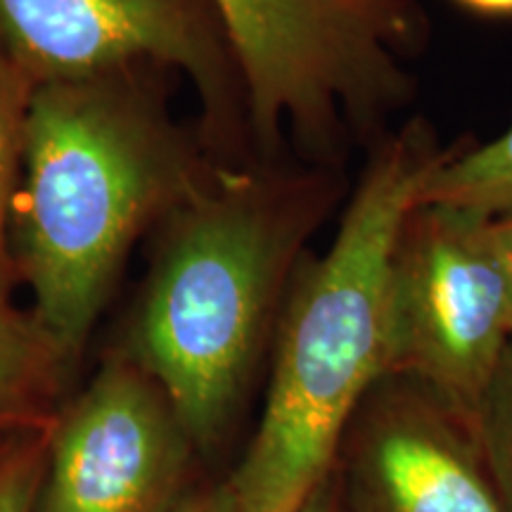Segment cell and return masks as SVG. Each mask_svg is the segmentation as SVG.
Here are the masks:
<instances>
[{
	"label": "cell",
	"mask_w": 512,
	"mask_h": 512,
	"mask_svg": "<svg viewBox=\"0 0 512 512\" xmlns=\"http://www.w3.org/2000/svg\"><path fill=\"white\" fill-rule=\"evenodd\" d=\"M166 74L126 67L29 95L10 261L74 368L131 249L223 166L171 110Z\"/></svg>",
	"instance_id": "6da1fadb"
},
{
	"label": "cell",
	"mask_w": 512,
	"mask_h": 512,
	"mask_svg": "<svg viewBox=\"0 0 512 512\" xmlns=\"http://www.w3.org/2000/svg\"><path fill=\"white\" fill-rule=\"evenodd\" d=\"M347 200L344 169L299 159L221 166L152 233L124 342L197 453L240 418L309 245Z\"/></svg>",
	"instance_id": "7a4b0ae2"
},
{
	"label": "cell",
	"mask_w": 512,
	"mask_h": 512,
	"mask_svg": "<svg viewBox=\"0 0 512 512\" xmlns=\"http://www.w3.org/2000/svg\"><path fill=\"white\" fill-rule=\"evenodd\" d=\"M453 145L425 117L401 119L366 152L330 245L299 266L273 337L264 413L226 477L245 512H294L335 467L347 425L387 375L396 238Z\"/></svg>",
	"instance_id": "3957f363"
},
{
	"label": "cell",
	"mask_w": 512,
	"mask_h": 512,
	"mask_svg": "<svg viewBox=\"0 0 512 512\" xmlns=\"http://www.w3.org/2000/svg\"><path fill=\"white\" fill-rule=\"evenodd\" d=\"M247 88L256 159L344 169L399 126L430 41L420 0H214Z\"/></svg>",
	"instance_id": "277c9868"
},
{
	"label": "cell",
	"mask_w": 512,
	"mask_h": 512,
	"mask_svg": "<svg viewBox=\"0 0 512 512\" xmlns=\"http://www.w3.org/2000/svg\"><path fill=\"white\" fill-rule=\"evenodd\" d=\"M0 53L31 91L126 67L183 74L216 162H261L245 79L214 0H0Z\"/></svg>",
	"instance_id": "5b68a950"
},
{
	"label": "cell",
	"mask_w": 512,
	"mask_h": 512,
	"mask_svg": "<svg viewBox=\"0 0 512 512\" xmlns=\"http://www.w3.org/2000/svg\"><path fill=\"white\" fill-rule=\"evenodd\" d=\"M512 342L510 287L491 216L415 204L389 266L387 375L477 422Z\"/></svg>",
	"instance_id": "8992f818"
},
{
	"label": "cell",
	"mask_w": 512,
	"mask_h": 512,
	"mask_svg": "<svg viewBox=\"0 0 512 512\" xmlns=\"http://www.w3.org/2000/svg\"><path fill=\"white\" fill-rule=\"evenodd\" d=\"M195 456L159 382L114 347L50 427L34 512H166L190 491Z\"/></svg>",
	"instance_id": "52a82bcc"
},
{
	"label": "cell",
	"mask_w": 512,
	"mask_h": 512,
	"mask_svg": "<svg viewBox=\"0 0 512 512\" xmlns=\"http://www.w3.org/2000/svg\"><path fill=\"white\" fill-rule=\"evenodd\" d=\"M335 470L347 512H505L475 425L401 375L361 401Z\"/></svg>",
	"instance_id": "ba28073f"
},
{
	"label": "cell",
	"mask_w": 512,
	"mask_h": 512,
	"mask_svg": "<svg viewBox=\"0 0 512 512\" xmlns=\"http://www.w3.org/2000/svg\"><path fill=\"white\" fill-rule=\"evenodd\" d=\"M72 373L31 311L0 304V437L53 427Z\"/></svg>",
	"instance_id": "9c48e42d"
},
{
	"label": "cell",
	"mask_w": 512,
	"mask_h": 512,
	"mask_svg": "<svg viewBox=\"0 0 512 512\" xmlns=\"http://www.w3.org/2000/svg\"><path fill=\"white\" fill-rule=\"evenodd\" d=\"M418 204H446L496 219L512 211V124L489 143L453 145Z\"/></svg>",
	"instance_id": "30bf717a"
},
{
	"label": "cell",
	"mask_w": 512,
	"mask_h": 512,
	"mask_svg": "<svg viewBox=\"0 0 512 512\" xmlns=\"http://www.w3.org/2000/svg\"><path fill=\"white\" fill-rule=\"evenodd\" d=\"M31 86L0 53V304H10L15 283L10 261V216L22 169L24 117Z\"/></svg>",
	"instance_id": "8fae6325"
},
{
	"label": "cell",
	"mask_w": 512,
	"mask_h": 512,
	"mask_svg": "<svg viewBox=\"0 0 512 512\" xmlns=\"http://www.w3.org/2000/svg\"><path fill=\"white\" fill-rule=\"evenodd\" d=\"M475 430L505 512H512V342L477 413Z\"/></svg>",
	"instance_id": "7c38bea8"
},
{
	"label": "cell",
	"mask_w": 512,
	"mask_h": 512,
	"mask_svg": "<svg viewBox=\"0 0 512 512\" xmlns=\"http://www.w3.org/2000/svg\"><path fill=\"white\" fill-rule=\"evenodd\" d=\"M48 430L12 434L0 446V512H34L48 463Z\"/></svg>",
	"instance_id": "4fadbf2b"
},
{
	"label": "cell",
	"mask_w": 512,
	"mask_h": 512,
	"mask_svg": "<svg viewBox=\"0 0 512 512\" xmlns=\"http://www.w3.org/2000/svg\"><path fill=\"white\" fill-rule=\"evenodd\" d=\"M166 512H245L228 479L223 482L190 489Z\"/></svg>",
	"instance_id": "5bb4252c"
},
{
	"label": "cell",
	"mask_w": 512,
	"mask_h": 512,
	"mask_svg": "<svg viewBox=\"0 0 512 512\" xmlns=\"http://www.w3.org/2000/svg\"><path fill=\"white\" fill-rule=\"evenodd\" d=\"M294 512H347V505H344L342 496V484H339L335 467H332L330 475L304 498L302 505Z\"/></svg>",
	"instance_id": "9a60e30c"
},
{
	"label": "cell",
	"mask_w": 512,
	"mask_h": 512,
	"mask_svg": "<svg viewBox=\"0 0 512 512\" xmlns=\"http://www.w3.org/2000/svg\"><path fill=\"white\" fill-rule=\"evenodd\" d=\"M496 240L498 247H501L505 275H508V287H510V328H512V211L510 214L496 216Z\"/></svg>",
	"instance_id": "2e32d148"
},
{
	"label": "cell",
	"mask_w": 512,
	"mask_h": 512,
	"mask_svg": "<svg viewBox=\"0 0 512 512\" xmlns=\"http://www.w3.org/2000/svg\"><path fill=\"white\" fill-rule=\"evenodd\" d=\"M479 17H512V0H453Z\"/></svg>",
	"instance_id": "e0dca14e"
},
{
	"label": "cell",
	"mask_w": 512,
	"mask_h": 512,
	"mask_svg": "<svg viewBox=\"0 0 512 512\" xmlns=\"http://www.w3.org/2000/svg\"><path fill=\"white\" fill-rule=\"evenodd\" d=\"M10 437H12V434H10ZM5 439H8V437H0V446H3V441H5Z\"/></svg>",
	"instance_id": "ac0fdd59"
}]
</instances>
